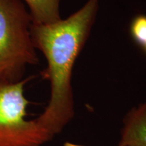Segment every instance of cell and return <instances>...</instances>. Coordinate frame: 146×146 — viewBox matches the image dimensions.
Returning a JSON list of instances; mask_svg holds the SVG:
<instances>
[{
    "label": "cell",
    "mask_w": 146,
    "mask_h": 146,
    "mask_svg": "<svg viewBox=\"0 0 146 146\" xmlns=\"http://www.w3.org/2000/svg\"><path fill=\"white\" fill-rule=\"evenodd\" d=\"M100 0H88L66 19L46 25H31L36 50L47 60L41 74L50 83V98L36 121L53 138L74 117L72 70L88 39L99 10Z\"/></svg>",
    "instance_id": "6da1fadb"
},
{
    "label": "cell",
    "mask_w": 146,
    "mask_h": 146,
    "mask_svg": "<svg viewBox=\"0 0 146 146\" xmlns=\"http://www.w3.org/2000/svg\"><path fill=\"white\" fill-rule=\"evenodd\" d=\"M31 25L22 0H0V81H21L28 66L39 63Z\"/></svg>",
    "instance_id": "7a4b0ae2"
},
{
    "label": "cell",
    "mask_w": 146,
    "mask_h": 146,
    "mask_svg": "<svg viewBox=\"0 0 146 146\" xmlns=\"http://www.w3.org/2000/svg\"><path fill=\"white\" fill-rule=\"evenodd\" d=\"M33 76L0 81V146H41L52 137L36 120H27L25 87Z\"/></svg>",
    "instance_id": "3957f363"
},
{
    "label": "cell",
    "mask_w": 146,
    "mask_h": 146,
    "mask_svg": "<svg viewBox=\"0 0 146 146\" xmlns=\"http://www.w3.org/2000/svg\"><path fill=\"white\" fill-rule=\"evenodd\" d=\"M27 5L35 25H46L62 19L60 12L61 0H22Z\"/></svg>",
    "instance_id": "277c9868"
},
{
    "label": "cell",
    "mask_w": 146,
    "mask_h": 146,
    "mask_svg": "<svg viewBox=\"0 0 146 146\" xmlns=\"http://www.w3.org/2000/svg\"><path fill=\"white\" fill-rule=\"evenodd\" d=\"M129 32L135 43L143 49L146 44V15L139 14L133 18Z\"/></svg>",
    "instance_id": "5b68a950"
},
{
    "label": "cell",
    "mask_w": 146,
    "mask_h": 146,
    "mask_svg": "<svg viewBox=\"0 0 146 146\" xmlns=\"http://www.w3.org/2000/svg\"><path fill=\"white\" fill-rule=\"evenodd\" d=\"M143 50H144V52H145L146 53V44H145V46H144V47H143Z\"/></svg>",
    "instance_id": "8992f818"
},
{
    "label": "cell",
    "mask_w": 146,
    "mask_h": 146,
    "mask_svg": "<svg viewBox=\"0 0 146 146\" xmlns=\"http://www.w3.org/2000/svg\"><path fill=\"white\" fill-rule=\"evenodd\" d=\"M143 146H146V143H145V145H144Z\"/></svg>",
    "instance_id": "52a82bcc"
}]
</instances>
